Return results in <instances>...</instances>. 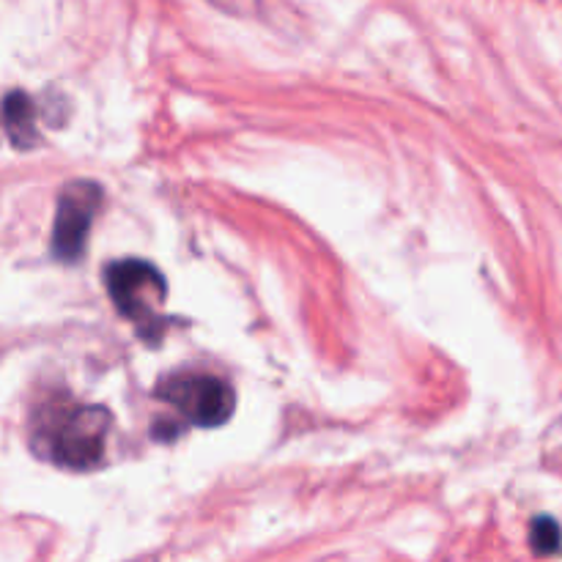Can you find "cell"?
<instances>
[{
  "label": "cell",
  "instance_id": "6da1fadb",
  "mask_svg": "<svg viewBox=\"0 0 562 562\" xmlns=\"http://www.w3.org/2000/svg\"><path fill=\"white\" fill-rule=\"evenodd\" d=\"M110 412L102 406H71L53 401L33 420V445L66 470H93L104 459Z\"/></svg>",
  "mask_w": 562,
  "mask_h": 562
},
{
  "label": "cell",
  "instance_id": "7a4b0ae2",
  "mask_svg": "<svg viewBox=\"0 0 562 562\" xmlns=\"http://www.w3.org/2000/svg\"><path fill=\"white\" fill-rule=\"evenodd\" d=\"M104 285L121 316L130 318L143 338L157 344L168 324L159 313L168 296L162 272L140 258H121L104 269Z\"/></svg>",
  "mask_w": 562,
  "mask_h": 562
},
{
  "label": "cell",
  "instance_id": "3957f363",
  "mask_svg": "<svg viewBox=\"0 0 562 562\" xmlns=\"http://www.w3.org/2000/svg\"><path fill=\"white\" fill-rule=\"evenodd\" d=\"M157 398L173 406L187 423L198 428L223 426L236 409L231 384L209 373H173L159 382Z\"/></svg>",
  "mask_w": 562,
  "mask_h": 562
},
{
  "label": "cell",
  "instance_id": "277c9868",
  "mask_svg": "<svg viewBox=\"0 0 562 562\" xmlns=\"http://www.w3.org/2000/svg\"><path fill=\"white\" fill-rule=\"evenodd\" d=\"M102 187L93 181H69L58 195L53 225V252L58 261L75 263L86 252L93 217L102 206Z\"/></svg>",
  "mask_w": 562,
  "mask_h": 562
},
{
  "label": "cell",
  "instance_id": "5b68a950",
  "mask_svg": "<svg viewBox=\"0 0 562 562\" xmlns=\"http://www.w3.org/2000/svg\"><path fill=\"white\" fill-rule=\"evenodd\" d=\"M3 126L16 148H33L38 143L36 104L27 93L14 91L3 99Z\"/></svg>",
  "mask_w": 562,
  "mask_h": 562
},
{
  "label": "cell",
  "instance_id": "8992f818",
  "mask_svg": "<svg viewBox=\"0 0 562 562\" xmlns=\"http://www.w3.org/2000/svg\"><path fill=\"white\" fill-rule=\"evenodd\" d=\"M530 543L538 554H558L562 547V530L558 521L549 519V516H541V519L532 521Z\"/></svg>",
  "mask_w": 562,
  "mask_h": 562
}]
</instances>
